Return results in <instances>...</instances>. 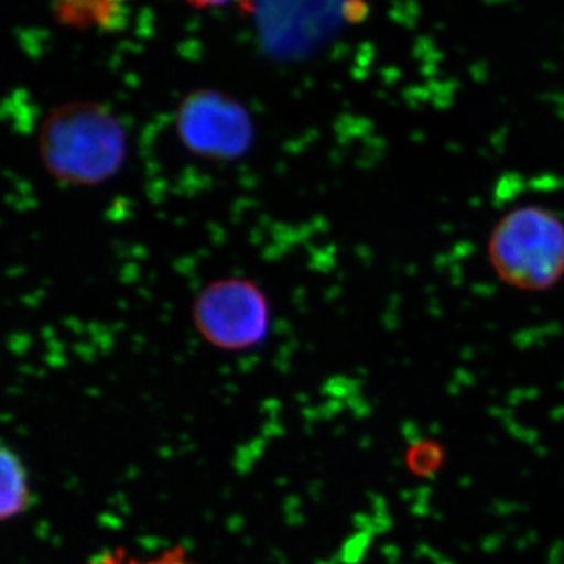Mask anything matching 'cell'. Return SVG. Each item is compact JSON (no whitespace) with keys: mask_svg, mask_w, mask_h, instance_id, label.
Instances as JSON below:
<instances>
[{"mask_svg":"<svg viewBox=\"0 0 564 564\" xmlns=\"http://www.w3.org/2000/svg\"><path fill=\"white\" fill-rule=\"evenodd\" d=\"M32 505V486L28 466L17 452H0V519L14 521L28 513Z\"/></svg>","mask_w":564,"mask_h":564,"instance_id":"cell-6","label":"cell"},{"mask_svg":"<svg viewBox=\"0 0 564 564\" xmlns=\"http://www.w3.org/2000/svg\"><path fill=\"white\" fill-rule=\"evenodd\" d=\"M62 28L79 32H115L126 17V0H47Z\"/></svg>","mask_w":564,"mask_h":564,"instance_id":"cell-5","label":"cell"},{"mask_svg":"<svg viewBox=\"0 0 564 564\" xmlns=\"http://www.w3.org/2000/svg\"><path fill=\"white\" fill-rule=\"evenodd\" d=\"M174 129L185 150L209 162L240 161L256 140L250 110L217 88L188 93L177 106Z\"/></svg>","mask_w":564,"mask_h":564,"instance_id":"cell-4","label":"cell"},{"mask_svg":"<svg viewBox=\"0 0 564 564\" xmlns=\"http://www.w3.org/2000/svg\"><path fill=\"white\" fill-rule=\"evenodd\" d=\"M252 0H185V3L193 7V9L204 10V9H218V7L225 6H239V7H250Z\"/></svg>","mask_w":564,"mask_h":564,"instance_id":"cell-8","label":"cell"},{"mask_svg":"<svg viewBox=\"0 0 564 564\" xmlns=\"http://www.w3.org/2000/svg\"><path fill=\"white\" fill-rule=\"evenodd\" d=\"M488 251L494 270L511 288L551 289L564 274V223L543 207H519L497 223Z\"/></svg>","mask_w":564,"mask_h":564,"instance_id":"cell-2","label":"cell"},{"mask_svg":"<svg viewBox=\"0 0 564 564\" xmlns=\"http://www.w3.org/2000/svg\"><path fill=\"white\" fill-rule=\"evenodd\" d=\"M193 328L204 343L220 351L259 347L272 328V307L261 285L243 276L209 282L192 303Z\"/></svg>","mask_w":564,"mask_h":564,"instance_id":"cell-3","label":"cell"},{"mask_svg":"<svg viewBox=\"0 0 564 564\" xmlns=\"http://www.w3.org/2000/svg\"><path fill=\"white\" fill-rule=\"evenodd\" d=\"M39 155L52 180L96 187L126 165L129 135L113 110L96 101H69L50 111L39 131Z\"/></svg>","mask_w":564,"mask_h":564,"instance_id":"cell-1","label":"cell"},{"mask_svg":"<svg viewBox=\"0 0 564 564\" xmlns=\"http://www.w3.org/2000/svg\"><path fill=\"white\" fill-rule=\"evenodd\" d=\"M90 564H199L184 544H173L154 555H135L128 547L107 549L93 556Z\"/></svg>","mask_w":564,"mask_h":564,"instance_id":"cell-7","label":"cell"}]
</instances>
